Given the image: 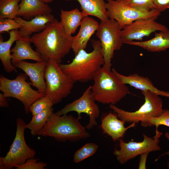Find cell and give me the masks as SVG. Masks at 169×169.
Here are the masks:
<instances>
[{
    "mask_svg": "<svg viewBox=\"0 0 169 169\" xmlns=\"http://www.w3.org/2000/svg\"><path fill=\"white\" fill-rule=\"evenodd\" d=\"M162 132L156 130L153 137H150L143 134V140L141 142L129 141L125 142L122 139L119 141V149H115L113 153L116 156L119 162L124 164L136 156L145 153H149L153 151H160L159 146V138Z\"/></svg>",
    "mask_w": 169,
    "mask_h": 169,
    "instance_id": "cell-11",
    "label": "cell"
},
{
    "mask_svg": "<svg viewBox=\"0 0 169 169\" xmlns=\"http://www.w3.org/2000/svg\"><path fill=\"white\" fill-rule=\"evenodd\" d=\"M16 131L14 140L6 156L0 157V169H12L34 157L36 151L27 145L24 138L27 124L22 118L16 120Z\"/></svg>",
    "mask_w": 169,
    "mask_h": 169,
    "instance_id": "cell-9",
    "label": "cell"
},
{
    "mask_svg": "<svg viewBox=\"0 0 169 169\" xmlns=\"http://www.w3.org/2000/svg\"><path fill=\"white\" fill-rule=\"evenodd\" d=\"M165 136L169 141V133H168V132H166L165 134ZM166 155H168L169 156V151H168L167 152H165V153L162 154L158 158H157L156 160H158L159 158H160L163 156ZM167 167L169 169V159L167 164Z\"/></svg>",
    "mask_w": 169,
    "mask_h": 169,
    "instance_id": "cell-36",
    "label": "cell"
},
{
    "mask_svg": "<svg viewBox=\"0 0 169 169\" xmlns=\"http://www.w3.org/2000/svg\"><path fill=\"white\" fill-rule=\"evenodd\" d=\"M99 25L97 21L88 16L83 19L78 33L72 38L71 49L74 55L80 50L86 48L89 41L97 31Z\"/></svg>",
    "mask_w": 169,
    "mask_h": 169,
    "instance_id": "cell-16",
    "label": "cell"
},
{
    "mask_svg": "<svg viewBox=\"0 0 169 169\" xmlns=\"http://www.w3.org/2000/svg\"><path fill=\"white\" fill-rule=\"evenodd\" d=\"M60 12L61 24L65 32L71 35L80 26L83 19L88 16L77 8L70 11L61 9Z\"/></svg>",
    "mask_w": 169,
    "mask_h": 169,
    "instance_id": "cell-23",
    "label": "cell"
},
{
    "mask_svg": "<svg viewBox=\"0 0 169 169\" xmlns=\"http://www.w3.org/2000/svg\"><path fill=\"white\" fill-rule=\"evenodd\" d=\"M157 18L154 17L139 19L124 27L121 30L124 44L141 41L153 33L167 29L165 25L156 21Z\"/></svg>",
    "mask_w": 169,
    "mask_h": 169,
    "instance_id": "cell-13",
    "label": "cell"
},
{
    "mask_svg": "<svg viewBox=\"0 0 169 169\" xmlns=\"http://www.w3.org/2000/svg\"><path fill=\"white\" fill-rule=\"evenodd\" d=\"M30 37H22L16 41V44L11 49V63L14 65L18 62L26 59L36 61H43L40 54L34 50L31 46Z\"/></svg>",
    "mask_w": 169,
    "mask_h": 169,
    "instance_id": "cell-18",
    "label": "cell"
},
{
    "mask_svg": "<svg viewBox=\"0 0 169 169\" xmlns=\"http://www.w3.org/2000/svg\"><path fill=\"white\" fill-rule=\"evenodd\" d=\"M79 120L72 115H58L54 113L38 135L52 137L62 142H74L89 137L90 133Z\"/></svg>",
    "mask_w": 169,
    "mask_h": 169,
    "instance_id": "cell-3",
    "label": "cell"
},
{
    "mask_svg": "<svg viewBox=\"0 0 169 169\" xmlns=\"http://www.w3.org/2000/svg\"><path fill=\"white\" fill-rule=\"evenodd\" d=\"M121 30L115 20L109 18L101 21L96 35L100 41L105 69L111 70V60L115 51L120 50L124 44Z\"/></svg>",
    "mask_w": 169,
    "mask_h": 169,
    "instance_id": "cell-7",
    "label": "cell"
},
{
    "mask_svg": "<svg viewBox=\"0 0 169 169\" xmlns=\"http://www.w3.org/2000/svg\"><path fill=\"white\" fill-rule=\"evenodd\" d=\"M9 33V39L4 41L1 35H0V59L5 71L8 73L17 72L16 68L11 63L12 58L11 48L13 43L21 37L18 29L12 30Z\"/></svg>",
    "mask_w": 169,
    "mask_h": 169,
    "instance_id": "cell-22",
    "label": "cell"
},
{
    "mask_svg": "<svg viewBox=\"0 0 169 169\" xmlns=\"http://www.w3.org/2000/svg\"><path fill=\"white\" fill-rule=\"evenodd\" d=\"M21 0H0V19H14L17 17Z\"/></svg>",
    "mask_w": 169,
    "mask_h": 169,
    "instance_id": "cell-26",
    "label": "cell"
},
{
    "mask_svg": "<svg viewBox=\"0 0 169 169\" xmlns=\"http://www.w3.org/2000/svg\"><path fill=\"white\" fill-rule=\"evenodd\" d=\"M52 10L41 0H21L17 17L29 20L35 17L51 14Z\"/></svg>",
    "mask_w": 169,
    "mask_h": 169,
    "instance_id": "cell-20",
    "label": "cell"
},
{
    "mask_svg": "<svg viewBox=\"0 0 169 169\" xmlns=\"http://www.w3.org/2000/svg\"><path fill=\"white\" fill-rule=\"evenodd\" d=\"M141 125L145 127L155 126L156 130H158L159 125H163L169 127V110L164 109L159 116L150 118L141 123Z\"/></svg>",
    "mask_w": 169,
    "mask_h": 169,
    "instance_id": "cell-28",
    "label": "cell"
},
{
    "mask_svg": "<svg viewBox=\"0 0 169 169\" xmlns=\"http://www.w3.org/2000/svg\"><path fill=\"white\" fill-rule=\"evenodd\" d=\"M98 146L94 143H88L85 144L74 153L73 161L78 163L85 159L93 155L97 151Z\"/></svg>",
    "mask_w": 169,
    "mask_h": 169,
    "instance_id": "cell-27",
    "label": "cell"
},
{
    "mask_svg": "<svg viewBox=\"0 0 169 169\" xmlns=\"http://www.w3.org/2000/svg\"><path fill=\"white\" fill-rule=\"evenodd\" d=\"M28 79V76L23 73L19 74L13 79L3 75L0 76V90L7 97L14 98L20 101L26 114L29 112V108L34 102L45 95L33 89L31 83L27 81Z\"/></svg>",
    "mask_w": 169,
    "mask_h": 169,
    "instance_id": "cell-6",
    "label": "cell"
},
{
    "mask_svg": "<svg viewBox=\"0 0 169 169\" xmlns=\"http://www.w3.org/2000/svg\"><path fill=\"white\" fill-rule=\"evenodd\" d=\"M125 123L119 119L115 113L110 112L102 118L100 127L104 133L110 136L114 141H116L122 139L127 130L134 127L136 124L133 123L125 127Z\"/></svg>",
    "mask_w": 169,
    "mask_h": 169,
    "instance_id": "cell-15",
    "label": "cell"
},
{
    "mask_svg": "<svg viewBox=\"0 0 169 169\" xmlns=\"http://www.w3.org/2000/svg\"><path fill=\"white\" fill-rule=\"evenodd\" d=\"M112 71L123 83L140 90L141 92L149 90L160 96L169 97V92L158 89L147 77L140 75L137 74L125 75L120 74L114 68L112 69Z\"/></svg>",
    "mask_w": 169,
    "mask_h": 169,
    "instance_id": "cell-17",
    "label": "cell"
},
{
    "mask_svg": "<svg viewBox=\"0 0 169 169\" xmlns=\"http://www.w3.org/2000/svg\"><path fill=\"white\" fill-rule=\"evenodd\" d=\"M93 50L90 53L80 50L72 61L68 64H59L62 70L69 75L74 82H85L93 79L103 66V57L100 41L91 40Z\"/></svg>",
    "mask_w": 169,
    "mask_h": 169,
    "instance_id": "cell-2",
    "label": "cell"
},
{
    "mask_svg": "<svg viewBox=\"0 0 169 169\" xmlns=\"http://www.w3.org/2000/svg\"><path fill=\"white\" fill-rule=\"evenodd\" d=\"M95 101L92 94L91 86L90 85L80 98L67 104L62 109L54 113L57 115H61L70 112L75 111L78 113L79 119L81 118V113L86 114L89 116L90 120L85 128L90 129L97 125L96 120L100 114V109Z\"/></svg>",
    "mask_w": 169,
    "mask_h": 169,
    "instance_id": "cell-12",
    "label": "cell"
},
{
    "mask_svg": "<svg viewBox=\"0 0 169 169\" xmlns=\"http://www.w3.org/2000/svg\"><path fill=\"white\" fill-rule=\"evenodd\" d=\"M105 7L109 18L115 20L122 29L137 19L151 17H158L161 13L156 9L143 10L126 4L124 0H107Z\"/></svg>",
    "mask_w": 169,
    "mask_h": 169,
    "instance_id": "cell-10",
    "label": "cell"
},
{
    "mask_svg": "<svg viewBox=\"0 0 169 169\" xmlns=\"http://www.w3.org/2000/svg\"></svg>",
    "mask_w": 169,
    "mask_h": 169,
    "instance_id": "cell-38",
    "label": "cell"
},
{
    "mask_svg": "<svg viewBox=\"0 0 169 169\" xmlns=\"http://www.w3.org/2000/svg\"><path fill=\"white\" fill-rule=\"evenodd\" d=\"M154 9L160 13L169 9V0H153Z\"/></svg>",
    "mask_w": 169,
    "mask_h": 169,
    "instance_id": "cell-33",
    "label": "cell"
},
{
    "mask_svg": "<svg viewBox=\"0 0 169 169\" xmlns=\"http://www.w3.org/2000/svg\"><path fill=\"white\" fill-rule=\"evenodd\" d=\"M6 97L3 93H0V107L2 108L8 107V103Z\"/></svg>",
    "mask_w": 169,
    "mask_h": 169,
    "instance_id": "cell-35",
    "label": "cell"
},
{
    "mask_svg": "<svg viewBox=\"0 0 169 169\" xmlns=\"http://www.w3.org/2000/svg\"><path fill=\"white\" fill-rule=\"evenodd\" d=\"M145 101L139 108L134 112H129L110 104L109 108L112 110L118 118L125 122L143 123L148 119L157 117L162 113L163 101L159 95L150 91H142Z\"/></svg>",
    "mask_w": 169,
    "mask_h": 169,
    "instance_id": "cell-8",
    "label": "cell"
},
{
    "mask_svg": "<svg viewBox=\"0 0 169 169\" xmlns=\"http://www.w3.org/2000/svg\"><path fill=\"white\" fill-rule=\"evenodd\" d=\"M59 64L53 59L48 61L44 74L45 95L54 105L61 102L70 94L74 83L62 70Z\"/></svg>",
    "mask_w": 169,
    "mask_h": 169,
    "instance_id": "cell-5",
    "label": "cell"
},
{
    "mask_svg": "<svg viewBox=\"0 0 169 169\" xmlns=\"http://www.w3.org/2000/svg\"><path fill=\"white\" fill-rule=\"evenodd\" d=\"M46 64L47 62L44 61L32 63L23 60L14 66L22 70L29 77L31 85L39 92L45 94L46 84L44 74Z\"/></svg>",
    "mask_w": 169,
    "mask_h": 169,
    "instance_id": "cell-14",
    "label": "cell"
},
{
    "mask_svg": "<svg viewBox=\"0 0 169 169\" xmlns=\"http://www.w3.org/2000/svg\"><path fill=\"white\" fill-rule=\"evenodd\" d=\"M149 153L141 154L139 163V169H146V162Z\"/></svg>",
    "mask_w": 169,
    "mask_h": 169,
    "instance_id": "cell-34",
    "label": "cell"
},
{
    "mask_svg": "<svg viewBox=\"0 0 169 169\" xmlns=\"http://www.w3.org/2000/svg\"><path fill=\"white\" fill-rule=\"evenodd\" d=\"M91 86L96 101L103 104L115 105L130 93L126 84L123 83L112 71L103 66L96 73Z\"/></svg>",
    "mask_w": 169,
    "mask_h": 169,
    "instance_id": "cell-4",
    "label": "cell"
},
{
    "mask_svg": "<svg viewBox=\"0 0 169 169\" xmlns=\"http://www.w3.org/2000/svg\"><path fill=\"white\" fill-rule=\"evenodd\" d=\"M127 44L141 48L149 52L165 51L169 49V29L155 32L154 37L144 41H133Z\"/></svg>",
    "mask_w": 169,
    "mask_h": 169,
    "instance_id": "cell-21",
    "label": "cell"
},
{
    "mask_svg": "<svg viewBox=\"0 0 169 169\" xmlns=\"http://www.w3.org/2000/svg\"><path fill=\"white\" fill-rule=\"evenodd\" d=\"M73 37L54 18L42 31L31 36L30 40L43 61L53 59L59 64L72 49Z\"/></svg>",
    "mask_w": 169,
    "mask_h": 169,
    "instance_id": "cell-1",
    "label": "cell"
},
{
    "mask_svg": "<svg viewBox=\"0 0 169 169\" xmlns=\"http://www.w3.org/2000/svg\"><path fill=\"white\" fill-rule=\"evenodd\" d=\"M44 3H47L52 2L54 0H41Z\"/></svg>",
    "mask_w": 169,
    "mask_h": 169,
    "instance_id": "cell-37",
    "label": "cell"
},
{
    "mask_svg": "<svg viewBox=\"0 0 169 169\" xmlns=\"http://www.w3.org/2000/svg\"><path fill=\"white\" fill-rule=\"evenodd\" d=\"M77 1L80 4L82 11L87 16H93L101 21L109 18L104 0H65Z\"/></svg>",
    "mask_w": 169,
    "mask_h": 169,
    "instance_id": "cell-24",
    "label": "cell"
},
{
    "mask_svg": "<svg viewBox=\"0 0 169 169\" xmlns=\"http://www.w3.org/2000/svg\"><path fill=\"white\" fill-rule=\"evenodd\" d=\"M38 159L34 157L27 160L23 164L16 165L14 167L17 169H44L47 166L46 163L38 161Z\"/></svg>",
    "mask_w": 169,
    "mask_h": 169,
    "instance_id": "cell-32",
    "label": "cell"
},
{
    "mask_svg": "<svg viewBox=\"0 0 169 169\" xmlns=\"http://www.w3.org/2000/svg\"><path fill=\"white\" fill-rule=\"evenodd\" d=\"M21 25L14 19L10 18L0 19V34L14 29H19Z\"/></svg>",
    "mask_w": 169,
    "mask_h": 169,
    "instance_id": "cell-31",
    "label": "cell"
},
{
    "mask_svg": "<svg viewBox=\"0 0 169 169\" xmlns=\"http://www.w3.org/2000/svg\"><path fill=\"white\" fill-rule=\"evenodd\" d=\"M125 3L131 7L143 10L154 9L153 0H124Z\"/></svg>",
    "mask_w": 169,
    "mask_h": 169,
    "instance_id": "cell-30",
    "label": "cell"
},
{
    "mask_svg": "<svg viewBox=\"0 0 169 169\" xmlns=\"http://www.w3.org/2000/svg\"><path fill=\"white\" fill-rule=\"evenodd\" d=\"M54 19V15L50 14L37 16L29 20L19 17H16L14 19L22 25L19 29L22 37H31L33 33L41 32Z\"/></svg>",
    "mask_w": 169,
    "mask_h": 169,
    "instance_id": "cell-19",
    "label": "cell"
},
{
    "mask_svg": "<svg viewBox=\"0 0 169 169\" xmlns=\"http://www.w3.org/2000/svg\"><path fill=\"white\" fill-rule=\"evenodd\" d=\"M54 110L52 107L48 108L33 116L29 122L27 124V128L30 130L31 134L33 136L38 135L49 117L54 113Z\"/></svg>",
    "mask_w": 169,
    "mask_h": 169,
    "instance_id": "cell-25",
    "label": "cell"
},
{
    "mask_svg": "<svg viewBox=\"0 0 169 169\" xmlns=\"http://www.w3.org/2000/svg\"><path fill=\"white\" fill-rule=\"evenodd\" d=\"M53 103L46 95L38 99L34 102L29 108V112L33 116L36 115L45 109L52 107Z\"/></svg>",
    "mask_w": 169,
    "mask_h": 169,
    "instance_id": "cell-29",
    "label": "cell"
}]
</instances>
